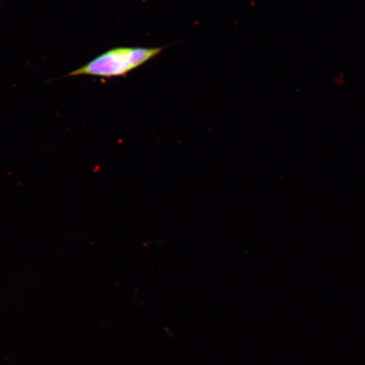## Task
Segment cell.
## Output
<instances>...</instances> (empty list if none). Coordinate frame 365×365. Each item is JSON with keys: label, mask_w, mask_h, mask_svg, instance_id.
Listing matches in <instances>:
<instances>
[{"label": "cell", "mask_w": 365, "mask_h": 365, "mask_svg": "<svg viewBox=\"0 0 365 365\" xmlns=\"http://www.w3.org/2000/svg\"><path fill=\"white\" fill-rule=\"evenodd\" d=\"M164 49L165 47L113 48L68 73L66 77L88 76L104 79L124 77L158 56Z\"/></svg>", "instance_id": "6da1fadb"}]
</instances>
